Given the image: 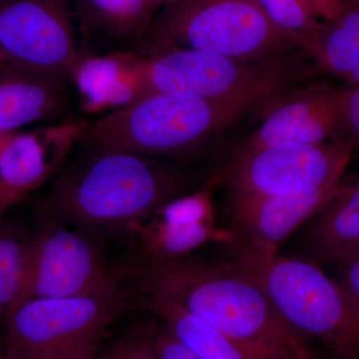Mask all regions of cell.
I'll use <instances>...</instances> for the list:
<instances>
[{"label":"cell","instance_id":"obj_1","mask_svg":"<svg viewBox=\"0 0 359 359\" xmlns=\"http://www.w3.org/2000/svg\"><path fill=\"white\" fill-rule=\"evenodd\" d=\"M123 271L137 283L142 302H172L224 334L273 347L294 359H320L236 261L142 256Z\"/></svg>","mask_w":359,"mask_h":359},{"label":"cell","instance_id":"obj_2","mask_svg":"<svg viewBox=\"0 0 359 359\" xmlns=\"http://www.w3.org/2000/svg\"><path fill=\"white\" fill-rule=\"evenodd\" d=\"M198 174L178 161L88 148L54 181L46 209L85 231L134 230L160 208L187 195Z\"/></svg>","mask_w":359,"mask_h":359},{"label":"cell","instance_id":"obj_3","mask_svg":"<svg viewBox=\"0 0 359 359\" xmlns=\"http://www.w3.org/2000/svg\"><path fill=\"white\" fill-rule=\"evenodd\" d=\"M256 112L250 104L238 101L149 92L131 105L89 122L81 143L186 163Z\"/></svg>","mask_w":359,"mask_h":359},{"label":"cell","instance_id":"obj_4","mask_svg":"<svg viewBox=\"0 0 359 359\" xmlns=\"http://www.w3.org/2000/svg\"><path fill=\"white\" fill-rule=\"evenodd\" d=\"M236 248L235 261L297 334L318 342L332 359H359V304L334 276L299 257H264Z\"/></svg>","mask_w":359,"mask_h":359},{"label":"cell","instance_id":"obj_5","mask_svg":"<svg viewBox=\"0 0 359 359\" xmlns=\"http://www.w3.org/2000/svg\"><path fill=\"white\" fill-rule=\"evenodd\" d=\"M175 48L255 61L306 52L308 45L276 27L259 0H172L155 14L136 52Z\"/></svg>","mask_w":359,"mask_h":359},{"label":"cell","instance_id":"obj_6","mask_svg":"<svg viewBox=\"0 0 359 359\" xmlns=\"http://www.w3.org/2000/svg\"><path fill=\"white\" fill-rule=\"evenodd\" d=\"M297 53L245 61L195 49H168L145 55L146 85L148 93L238 101L257 112L299 85L302 71Z\"/></svg>","mask_w":359,"mask_h":359},{"label":"cell","instance_id":"obj_7","mask_svg":"<svg viewBox=\"0 0 359 359\" xmlns=\"http://www.w3.org/2000/svg\"><path fill=\"white\" fill-rule=\"evenodd\" d=\"M353 153L348 142L268 146L230 153L215 178L228 193L308 194L342 178Z\"/></svg>","mask_w":359,"mask_h":359},{"label":"cell","instance_id":"obj_8","mask_svg":"<svg viewBox=\"0 0 359 359\" xmlns=\"http://www.w3.org/2000/svg\"><path fill=\"white\" fill-rule=\"evenodd\" d=\"M126 292L23 302L6 320L7 359H36L102 334L129 309Z\"/></svg>","mask_w":359,"mask_h":359},{"label":"cell","instance_id":"obj_9","mask_svg":"<svg viewBox=\"0 0 359 359\" xmlns=\"http://www.w3.org/2000/svg\"><path fill=\"white\" fill-rule=\"evenodd\" d=\"M0 49L13 67L67 83L83 52L65 0L0 1Z\"/></svg>","mask_w":359,"mask_h":359},{"label":"cell","instance_id":"obj_10","mask_svg":"<svg viewBox=\"0 0 359 359\" xmlns=\"http://www.w3.org/2000/svg\"><path fill=\"white\" fill-rule=\"evenodd\" d=\"M124 292L88 233L46 226L32 238L22 301Z\"/></svg>","mask_w":359,"mask_h":359},{"label":"cell","instance_id":"obj_11","mask_svg":"<svg viewBox=\"0 0 359 359\" xmlns=\"http://www.w3.org/2000/svg\"><path fill=\"white\" fill-rule=\"evenodd\" d=\"M340 89L327 84L297 85L255 114L259 124L231 153L280 144L342 142Z\"/></svg>","mask_w":359,"mask_h":359},{"label":"cell","instance_id":"obj_12","mask_svg":"<svg viewBox=\"0 0 359 359\" xmlns=\"http://www.w3.org/2000/svg\"><path fill=\"white\" fill-rule=\"evenodd\" d=\"M89 122L66 118L28 132H14L0 152V209L39 188L81 143Z\"/></svg>","mask_w":359,"mask_h":359},{"label":"cell","instance_id":"obj_13","mask_svg":"<svg viewBox=\"0 0 359 359\" xmlns=\"http://www.w3.org/2000/svg\"><path fill=\"white\" fill-rule=\"evenodd\" d=\"M341 180L299 195L229 193V217L238 245L261 256H276L280 245L327 204Z\"/></svg>","mask_w":359,"mask_h":359},{"label":"cell","instance_id":"obj_14","mask_svg":"<svg viewBox=\"0 0 359 359\" xmlns=\"http://www.w3.org/2000/svg\"><path fill=\"white\" fill-rule=\"evenodd\" d=\"M80 109L103 116L148 93L145 55L132 50L82 52L71 74Z\"/></svg>","mask_w":359,"mask_h":359},{"label":"cell","instance_id":"obj_15","mask_svg":"<svg viewBox=\"0 0 359 359\" xmlns=\"http://www.w3.org/2000/svg\"><path fill=\"white\" fill-rule=\"evenodd\" d=\"M82 51H137L150 29L156 8L149 0H72Z\"/></svg>","mask_w":359,"mask_h":359},{"label":"cell","instance_id":"obj_16","mask_svg":"<svg viewBox=\"0 0 359 359\" xmlns=\"http://www.w3.org/2000/svg\"><path fill=\"white\" fill-rule=\"evenodd\" d=\"M302 259L323 268L359 252V179L340 181L327 204L309 219Z\"/></svg>","mask_w":359,"mask_h":359},{"label":"cell","instance_id":"obj_17","mask_svg":"<svg viewBox=\"0 0 359 359\" xmlns=\"http://www.w3.org/2000/svg\"><path fill=\"white\" fill-rule=\"evenodd\" d=\"M67 82L13 66L0 73V131L65 118L70 109Z\"/></svg>","mask_w":359,"mask_h":359},{"label":"cell","instance_id":"obj_18","mask_svg":"<svg viewBox=\"0 0 359 359\" xmlns=\"http://www.w3.org/2000/svg\"><path fill=\"white\" fill-rule=\"evenodd\" d=\"M191 353L200 359H294L289 354L233 337L205 325L178 304L142 302Z\"/></svg>","mask_w":359,"mask_h":359},{"label":"cell","instance_id":"obj_19","mask_svg":"<svg viewBox=\"0 0 359 359\" xmlns=\"http://www.w3.org/2000/svg\"><path fill=\"white\" fill-rule=\"evenodd\" d=\"M306 54L316 70L349 86L359 84V0H342L339 15L321 21Z\"/></svg>","mask_w":359,"mask_h":359},{"label":"cell","instance_id":"obj_20","mask_svg":"<svg viewBox=\"0 0 359 359\" xmlns=\"http://www.w3.org/2000/svg\"><path fill=\"white\" fill-rule=\"evenodd\" d=\"M32 242L25 231L0 224V320L6 321L22 301Z\"/></svg>","mask_w":359,"mask_h":359},{"label":"cell","instance_id":"obj_21","mask_svg":"<svg viewBox=\"0 0 359 359\" xmlns=\"http://www.w3.org/2000/svg\"><path fill=\"white\" fill-rule=\"evenodd\" d=\"M259 4L276 27L306 42L309 51L323 20L304 0H259Z\"/></svg>","mask_w":359,"mask_h":359},{"label":"cell","instance_id":"obj_22","mask_svg":"<svg viewBox=\"0 0 359 359\" xmlns=\"http://www.w3.org/2000/svg\"><path fill=\"white\" fill-rule=\"evenodd\" d=\"M157 323H135L103 351L99 349L94 359H158L155 346Z\"/></svg>","mask_w":359,"mask_h":359},{"label":"cell","instance_id":"obj_23","mask_svg":"<svg viewBox=\"0 0 359 359\" xmlns=\"http://www.w3.org/2000/svg\"><path fill=\"white\" fill-rule=\"evenodd\" d=\"M340 140L359 149V84L340 89Z\"/></svg>","mask_w":359,"mask_h":359},{"label":"cell","instance_id":"obj_24","mask_svg":"<svg viewBox=\"0 0 359 359\" xmlns=\"http://www.w3.org/2000/svg\"><path fill=\"white\" fill-rule=\"evenodd\" d=\"M155 346L158 359H200L184 346L162 323H157Z\"/></svg>","mask_w":359,"mask_h":359},{"label":"cell","instance_id":"obj_25","mask_svg":"<svg viewBox=\"0 0 359 359\" xmlns=\"http://www.w3.org/2000/svg\"><path fill=\"white\" fill-rule=\"evenodd\" d=\"M332 269L335 280L359 304V252L340 259Z\"/></svg>","mask_w":359,"mask_h":359},{"label":"cell","instance_id":"obj_26","mask_svg":"<svg viewBox=\"0 0 359 359\" xmlns=\"http://www.w3.org/2000/svg\"><path fill=\"white\" fill-rule=\"evenodd\" d=\"M103 335H95L79 344L59 349L36 359H94L100 349Z\"/></svg>","mask_w":359,"mask_h":359},{"label":"cell","instance_id":"obj_27","mask_svg":"<svg viewBox=\"0 0 359 359\" xmlns=\"http://www.w3.org/2000/svg\"><path fill=\"white\" fill-rule=\"evenodd\" d=\"M321 20H330L339 15L342 0H304Z\"/></svg>","mask_w":359,"mask_h":359},{"label":"cell","instance_id":"obj_28","mask_svg":"<svg viewBox=\"0 0 359 359\" xmlns=\"http://www.w3.org/2000/svg\"><path fill=\"white\" fill-rule=\"evenodd\" d=\"M11 66V61L7 58L4 52L0 49V73L4 72V71L8 69Z\"/></svg>","mask_w":359,"mask_h":359},{"label":"cell","instance_id":"obj_29","mask_svg":"<svg viewBox=\"0 0 359 359\" xmlns=\"http://www.w3.org/2000/svg\"><path fill=\"white\" fill-rule=\"evenodd\" d=\"M14 132L0 131V152H1L2 148L4 147L7 140L11 138V135Z\"/></svg>","mask_w":359,"mask_h":359},{"label":"cell","instance_id":"obj_30","mask_svg":"<svg viewBox=\"0 0 359 359\" xmlns=\"http://www.w3.org/2000/svg\"><path fill=\"white\" fill-rule=\"evenodd\" d=\"M151 4L154 6L156 9L161 8V7L166 6L167 4H169L172 0H149Z\"/></svg>","mask_w":359,"mask_h":359},{"label":"cell","instance_id":"obj_31","mask_svg":"<svg viewBox=\"0 0 359 359\" xmlns=\"http://www.w3.org/2000/svg\"><path fill=\"white\" fill-rule=\"evenodd\" d=\"M4 212H6V210L0 209V221H1L2 215L4 214Z\"/></svg>","mask_w":359,"mask_h":359},{"label":"cell","instance_id":"obj_32","mask_svg":"<svg viewBox=\"0 0 359 359\" xmlns=\"http://www.w3.org/2000/svg\"><path fill=\"white\" fill-rule=\"evenodd\" d=\"M0 359H7L6 356L4 354H0Z\"/></svg>","mask_w":359,"mask_h":359},{"label":"cell","instance_id":"obj_33","mask_svg":"<svg viewBox=\"0 0 359 359\" xmlns=\"http://www.w3.org/2000/svg\"><path fill=\"white\" fill-rule=\"evenodd\" d=\"M0 1H4V0H0Z\"/></svg>","mask_w":359,"mask_h":359}]
</instances>
